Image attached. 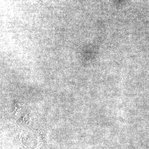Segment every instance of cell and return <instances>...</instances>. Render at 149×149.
I'll list each match as a JSON object with an SVG mask.
<instances>
[{
  "instance_id": "6da1fadb",
  "label": "cell",
  "mask_w": 149,
  "mask_h": 149,
  "mask_svg": "<svg viewBox=\"0 0 149 149\" xmlns=\"http://www.w3.org/2000/svg\"><path fill=\"white\" fill-rule=\"evenodd\" d=\"M38 136V143H37V149H40L44 144V137L41 131L39 130H35Z\"/></svg>"
}]
</instances>
